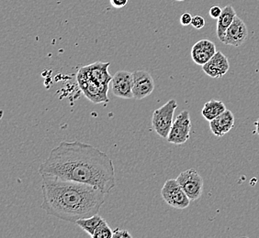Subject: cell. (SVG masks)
Returning <instances> with one entry per match:
<instances>
[{"label":"cell","instance_id":"obj_5","mask_svg":"<svg viewBox=\"0 0 259 238\" xmlns=\"http://www.w3.org/2000/svg\"><path fill=\"white\" fill-rule=\"evenodd\" d=\"M161 195L166 204L180 210L188 208L191 202L177 178H169L164 183L161 189Z\"/></svg>","mask_w":259,"mask_h":238},{"label":"cell","instance_id":"obj_16","mask_svg":"<svg viewBox=\"0 0 259 238\" xmlns=\"http://www.w3.org/2000/svg\"><path fill=\"white\" fill-rule=\"evenodd\" d=\"M226 110L225 104L219 100L211 99L204 104L201 114L207 121H211Z\"/></svg>","mask_w":259,"mask_h":238},{"label":"cell","instance_id":"obj_2","mask_svg":"<svg viewBox=\"0 0 259 238\" xmlns=\"http://www.w3.org/2000/svg\"><path fill=\"white\" fill-rule=\"evenodd\" d=\"M41 178V208L48 215L75 223L98 214L104 204L107 194L93 185L48 174Z\"/></svg>","mask_w":259,"mask_h":238},{"label":"cell","instance_id":"obj_14","mask_svg":"<svg viewBox=\"0 0 259 238\" xmlns=\"http://www.w3.org/2000/svg\"><path fill=\"white\" fill-rule=\"evenodd\" d=\"M234 126V115L232 111L225 110L216 118L209 121V128L216 137H223L230 132Z\"/></svg>","mask_w":259,"mask_h":238},{"label":"cell","instance_id":"obj_9","mask_svg":"<svg viewBox=\"0 0 259 238\" xmlns=\"http://www.w3.org/2000/svg\"><path fill=\"white\" fill-rule=\"evenodd\" d=\"M134 98L142 100L149 96L155 90V82L148 72L144 70H137L133 73Z\"/></svg>","mask_w":259,"mask_h":238},{"label":"cell","instance_id":"obj_25","mask_svg":"<svg viewBox=\"0 0 259 238\" xmlns=\"http://www.w3.org/2000/svg\"><path fill=\"white\" fill-rule=\"evenodd\" d=\"M176 1H184V0H176Z\"/></svg>","mask_w":259,"mask_h":238},{"label":"cell","instance_id":"obj_18","mask_svg":"<svg viewBox=\"0 0 259 238\" xmlns=\"http://www.w3.org/2000/svg\"><path fill=\"white\" fill-rule=\"evenodd\" d=\"M93 238H111L113 237V231L111 230L108 223L103 221L100 223V226L96 229L95 233L93 234Z\"/></svg>","mask_w":259,"mask_h":238},{"label":"cell","instance_id":"obj_19","mask_svg":"<svg viewBox=\"0 0 259 238\" xmlns=\"http://www.w3.org/2000/svg\"><path fill=\"white\" fill-rule=\"evenodd\" d=\"M191 25H192V27L195 28L196 30H201L202 28H204V18H203V17H201V16H194V17H193V19H192Z\"/></svg>","mask_w":259,"mask_h":238},{"label":"cell","instance_id":"obj_20","mask_svg":"<svg viewBox=\"0 0 259 238\" xmlns=\"http://www.w3.org/2000/svg\"><path fill=\"white\" fill-rule=\"evenodd\" d=\"M192 19H193V17L191 16L190 13L189 12H185L183 13L181 17H180V23H181V25L182 26H189L191 24V22H192Z\"/></svg>","mask_w":259,"mask_h":238},{"label":"cell","instance_id":"obj_12","mask_svg":"<svg viewBox=\"0 0 259 238\" xmlns=\"http://www.w3.org/2000/svg\"><path fill=\"white\" fill-rule=\"evenodd\" d=\"M230 69L229 61L223 52L217 51L207 64L202 66L206 75L211 78H221L227 74Z\"/></svg>","mask_w":259,"mask_h":238},{"label":"cell","instance_id":"obj_22","mask_svg":"<svg viewBox=\"0 0 259 238\" xmlns=\"http://www.w3.org/2000/svg\"><path fill=\"white\" fill-rule=\"evenodd\" d=\"M129 0H110V5L115 9H121L124 8L128 4Z\"/></svg>","mask_w":259,"mask_h":238},{"label":"cell","instance_id":"obj_13","mask_svg":"<svg viewBox=\"0 0 259 238\" xmlns=\"http://www.w3.org/2000/svg\"><path fill=\"white\" fill-rule=\"evenodd\" d=\"M216 46L209 40H199L191 49V58L196 65L203 66L216 53Z\"/></svg>","mask_w":259,"mask_h":238},{"label":"cell","instance_id":"obj_21","mask_svg":"<svg viewBox=\"0 0 259 238\" xmlns=\"http://www.w3.org/2000/svg\"><path fill=\"white\" fill-rule=\"evenodd\" d=\"M222 13H223V10L218 6H214V7L210 8V10H209V16L213 20H218L222 15Z\"/></svg>","mask_w":259,"mask_h":238},{"label":"cell","instance_id":"obj_1","mask_svg":"<svg viewBox=\"0 0 259 238\" xmlns=\"http://www.w3.org/2000/svg\"><path fill=\"white\" fill-rule=\"evenodd\" d=\"M39 173L90 184L106 194L116 186L114 166L110 157L94 146L78 141H63L52 149L40 165Z\"/></svg>","mask_w":259,"mask_h":238},{"label":"cell","instance_id":"obj_24","mask_svg":"<svg viewBox=\"0 0 259 238\" xmlns=\"http://www.w3.org/2000/svg\"><path fill=\"white\" fill-rule=\"evenodd\" d=\"M254 126H255V132H256V134L259 136V118H257V120L255 121Z\"/></svg>","mask_w":259,"mask_h":238},{"label":"cell","instance_id":"obj_3","mask_svg":"<svg viewBox=\"0 0 259 238\" xmlns=\"http://www.w3.org/2000/svg\"><path fill=\"white\" fill-rule=\"evenodd\" d=\"M178 103L171 99L153 113L152 126L157 134L163 139H167L174 122L175 111L178 108Z\"/></svg>","mask_w":259,"mask_h":238},{"label":"cell","instance_id":"obj_4","mask_svg":"<svg viewBox=\"0 0 259 238\" xmlns=\"http://www.w3.org/2000/svg\"><path fill=\"white\" fill-rule=\"evenodd\" d=\"M76 81L83 94L92 103L101 104L109 102L108 92L110 85H101L100 83L87 77L80 72H77Z\"/></svg>","mask_w":259,"mask_h":238},{"label":"cell","instance_id":"obj_15","mask_svg":"<svg viewBox=\"0 0 259 238\" xmlns=\"http://www.w3.org/2000/svg\"><path fill=\"white\" fill-rule=\"evenodd\" d=\"M236 16V11L232 6H225L223 9V13L217 21V37L222 42H224L226 31Z\"/></svg>","mask_w":259,"mask_h":238},{"label":"cell","instance_id":"obj_10","mask_svg":"<svg viewBox=\"0 0 259 238\" xmlns=\"http://www.w3.org/2000/svg\"><path fill=\"white\" fill-rule=\"evenodd\" d=\"M110 63L97 62L91 65L81 67L78 72L85 75L91 80L100 83L101 85H110L112 77L109 73Z\"/></svg>","mask_w":259,"mask_h":238},{"label":"cell","instance_id":"obj_7","mask_svg":"<svg viewBox=\"0 0 259 238\" xmlns=\"http://www.w3.org/2000/svg\"><path fill=\"white\" fill-rule=\"evenodd\" d=\"M191 120L188 110L180 112L173 122L167 141L171 144L182 145L186 143L190 137Z\"/></svg>","mask_w":259,"mask_h":238},{"label":"cell","instance_id":"obj_8","mask_svg":"<svg viewBox=\"0 0 259 238\" xmlns=\"http://www.w3.org/2000/svg\"><path fill=\"white\" fill-rule=\"evenodd\" d=\"M133 86H134L133 73H129L126 71H118L113 75L111 80L112 93L115 96L120 98H123V99L134 98Z\"/></svg>","mask_w":259,"mask_h":238},{"label":"cell","instance_id":"obj_6","mask_svg":"<svg viewBox=\"0 0 259 238\" xmlns=\"http://www.w3.org/2000/svg\"><path fill=\"white\" fill-rule=\"evenodd\" d=\"M191 202L199 200L203 193V178L194 169L182 171L177 178Z\"/></svg>","mask_w":259,"mask_h":238},{"label":"cell","instance_id":"obj_11","mask_svg":"<svg viewBox=\"0 0 259 238\" xmlns=\"http://www.w3.org/2000/svg\"><path fill=\"white\" fill-rule=\"evenodd\" d=\"M248 37V30L242 19L238 16L235 17L233 23L231 24L225 34L224 43L234 47H239L244 44Z\"/></svg>","mask_w":259,"mask_h":238},{"label":"cell","instance_id":"obj_23","mask_svg":"<svg viewBox=\"0 0 259 238\" xmlns=\"http://www.w3.org/2000/svg\"><path fill=\"white\" fill-rule=\"evenodd\" d=\"M113 237L120 238V237H132V235L130 234L128 231L126 230H120V229H116L113 232Z\"/></svg>","mask_w":259,"mask_h":238},{"label":"cell","instance_id":"obj_17","mask_svg":"<svg viewBox=\"0 0 259 238\" xmlns=\"http://www.w3.org/2000/svg\"><path fill=\"white\" fill-rule=\"evenodd\" d=\"M104 221V219L100 216L99 214H96L94 216H91L89 218L80 219L75 222L80 228L83 229L85 233H89L92 237L95 233L96 229L100 226V223Z\"/></svg>","mask_w":259,"mask_h":238}]
</instances>
